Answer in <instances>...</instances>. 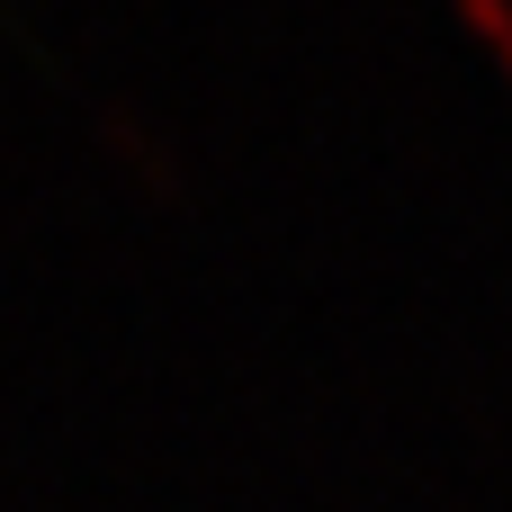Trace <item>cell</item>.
<instances>
[{
    "mask_svg": "<svg viewBox=\"0 0 512 512\" xmlns=\"http://www.w3.org/2000/svg\"><path fill=\"white\" fill-rule=\"evenodd\" d=\"M459 9H468V18H477V27L504 45V63H512V9H504V0H459Z\"/></svg>",
    "mask_w": 512,
    "mask_h": 512,
    "instance_id": "6da1fadb",
    "label": "cell"
}]
</instances>
